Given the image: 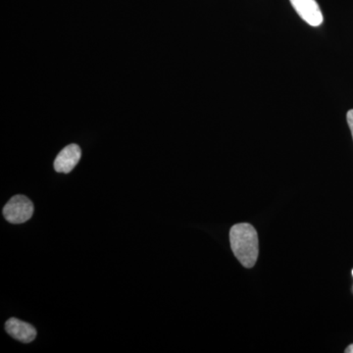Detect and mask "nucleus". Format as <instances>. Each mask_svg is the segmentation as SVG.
I'll return each mask as SVG.
<instances>
[{
	"mask_svg": "<svg viewBox=\"0 0 353 353\" xmlns=\"http://www.w3.org/2000/svg\"><path fill=\"white\" fill-rule=\"evenodd\" d=\"M230 243L234 256L245 268H252L259 254V234L252 225L240 223L230 230Z\"/></svg>",
	"mask_w": 353,
	"mask_h": 353,
	"instance_id": "1",
	"label": "nucleus"
},
{
	"mask_svg": "<svg viewBox=\"0 0 353 353\" xmlns=\"http://www.w3.org/2000/svg\"><path fill=\"white\" fill-rule=\"evenodd\" d=\"M34 213L32 201L25 196H15L3 208L4 218L12 224H22L31 219Z\"/></svg>",
	"mask_w": 353,
	"mask_h": 353,
	"instance_id": "2",
	"label": "nucleus"
},
{
	"mask_svg": "<svg viewBox=\"0 0 353 353\" xmlns=\"http://www.w3.org/2000/svg\"><path fill=\"white\" fill-rule=\"evenodd\" d=\"M294 10L312 27H318L323 23V14L316 0H290Z\"/></svg>",
	"mask_w": 353,
	"mask_h": 353,
	"instance_id": "3",
	"label": "nucleus"
},
{
	"mask_svg": "<svg viewBox=\"0 0 353 353\" xmlns=\"http://www.w3.org/2000/svg\"><path fill=\"white\" fill-rule=\"evenodd\" d=\"M82 157L80 146L67 145L55 158L54 169L58 173L68 174L73 170Z\"/></svg>",
	"mask_w": 353,
	"mask_h": 353,
	"instance_id": "4",
	"label": "nucleus"
},
{
	"mask_svg": "<svg viewBox=\"0 0 353 353\" xmlns=\"http://www.w3.org/2000/svg\"><path fill=\"white\" fill-rule=\"evenodd\" d=\"M7 333L21 343H29L37 336V330L31 324L21 321L17 318H10L6 324Z\"/></svg>",
	"mask_w": 353,
	"mask_h": 353,
	"instance_id": "5",
	"label": "nucleus"
},
{
	"mask_svg": "<svg viewBox=\"0 0 353 353\" xmlns=\"http://www.w3.org/2000/svg\"><path fill=\"white\" fill-rule=\"evenodd\" d=\"M347 121L348 127H350V132H352L353 139V109H352V110L348 111L347 114Z\"/></svg>",
	"mask_w": 353,
	"mask_h": 353,
	"instance_id": "6",
	"label": "nucleus"
},
{
	"mask_svg": "<svg viewBox=\"0 0 353 353\" xmlns=\"http://www.w3.org/2000/svg\"><path fill=\"white\" fill-rule=\"evenodd\" d=\"M345 353H353V343L352 345H348L347 350H345Z\"/></svg>",
	"mask_w": 353,
	"mask_h": 353,
	"instance_id": "7",
	"label": "nucleus"
},
{
	"mask_svg": "<svg viewBox=\"0 0 353 353\" xmlns=\"http://www.w3.org/2000/svg\"><path fill=\"white\" fill-rule=\"evenodd\" d=\"M352 276H353V269H352Z\"/></svg>",
	"mask_w": 353,
	"mask_h": 353,
	"instance_id": "8",
	"label": "nucleus"
}]
</instances>
